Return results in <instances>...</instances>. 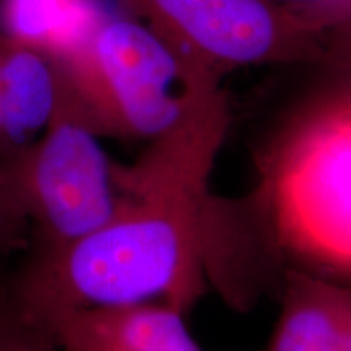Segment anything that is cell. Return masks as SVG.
I'll use <instances>...</instances> for the list:
<instances>
[{
    "label": "cell",
    "instance_id": "8fae6325",
    "mask_svg": "<svg viewBox=\"0 0 351 351\" xmlns=\"http://www.w3.org/2000/svg\"><path fill=\"white\" fill-rule=\"evenodd\" d=\"M275 5L289 8L320 32L330 34L351 23V0H269Z\"/></svg>",
    "mask_w": 351,
    "mask_h": 351
},
{
    "label": "cell",
    "instance_id": "277c9868",
    "mask_svg": "<svg viewBox=\"0 0 351 351\" xmlns=\"http://www.w3.org/2000/svg\"><path fill=\"white\" fill-rule=\"evenodd\" d=\"M99 138L59 98L49 125L36 142L12 160L0 161L33 230L34 252L75 243L116 212V161Z\"/></svg>",
    "mask_w": 351,
    "mask_h": 351
},
{
    "label": "cell",
    "instance_id": "52a82bcc",
    "mask_svg": "<svg viewBox=\"0 0 351 351\" xmlns=\"http://www.w3.org/2000/svg\"><path fill=\"white\" fill-rule=\"evenodd\" d=\"M2 78L5 132L0 161H8L49 125L59 99V78L54 57L3 34Z\"/></svg>",
    "mask_w": 351,
    "mask_h": 351
},
{
    "label": "cell",
    "instance_id": "5b68a950",
    "mask_svg": "<svg viewBox=\"0 0 351 351\" xmlns=\"http://www.w3.org/2000/svg\"><path fill=\"white\" fill-rule=\"evenodd\" d=\"M187 62L221 80L256 65L327 64L328 34L269 0H117Z\"/></svg>",
    "mask_w": 351,
    "mask_h": 351
},
{
    "label": "cell",
    "instance_id": "8992f818",
    "mask_svg": "<svg viewBox=\"0 0 351 351\" xmlns=\"http://www.w3.org/2000/svg\"><path fill=\"white\" fill-rule=\"evenodd\" d=\"M186 315L169 302L152 301L65 311L38 327L59 351H205Z\"/></svg>",
    "mask_w": 351,
    "mask_h": 351
},
{
    "label": "cell",
    "instance_id": "5bb4252c",
    "mask_svg": "<svg viewBox=\"0 0 351 351\" xmlns=\"http://www.w3.org/2000/svg\"><path fill=\"white\" fill-rule=\"evenodd\" d=\"M340 351H351V285L341 283L340 291Z\"/></svg>",
    "mask_w": 351,
    "mask_h": 351
},
{
    "label": "cell",
    "instance_id": "6da1fadb",
    "mask_svg": "<svg viewBox=\"0 0 351 351\" xmlns=\"http://www.w3.org/2000/svg\"><path fill=\"white\" fill-rule=\"evenodd\" d=\"M230 122L221 82H210L132 163L116 161V212L75 243L33 254L16 314L43 326L65 311L152 301L189 314L207 287L212 176Z\"/></svg>",
    "mask_w": 351,
    "mask_h": 351
},
{
    "label": "cell",
    "instance_id": "4fadbf2b",
    "mask_svg": "<svg viewBox=\"0 0 351 351\" xmlns=\"http://www.w3.org/2000/svg\"><path fill=\"white\" fill-rule=\"evenodd\" d=\"M326 65L339 69L341 82L351 86V25L330 34Z\"/></svg>",
    "mask_w": 351,
    "mask_h": 351
},
{
    "label": "cell",
    "instance_id": "7c38bea8",
    "mask_svg": "<svg viewBox=\"0 0 351 351\" xmlns=\"http://www.w3.org/2000/svg\"><path fill=\"white\" fill-rule=\"evenodd\" d=\"M29 230L12 184L0 166V256L21 243Z\"/></svg>",
    "mask_w": 351,
    "mask_h": 351
},
{
    "label": "cell",
    "instance_id": "30bf717a",
    "mask_svg": "<svg viewBox=\"0 0 351 351\" xmlns=\"http://www.w3.org/2000/svg\"><path fill=\"white\" fill-rule=\"evenodd\" d=\"M0 351H59L44 328L25 320L13 307H0Z\"/></svg>",
    "mask_w": 351,
    "mask_h": 351
},
{
    "label": "cell",
    "instance_id": "3957f363",
    "mask_svg": "<svg viewBox=\"0 0 351 351\" xmlns=\"http://www.w3.org/2000/svg\"><path fill=\"white\" fill-rule=\"evenodd\" d=\"M59 98L98 137L152 142L169 130L210 82L152 26L109 13L90 36L56 57Z\"/></svg>",
    "mask_w": 351,
    "mask_h": 351
},
{
    "label": "cell",
    "instance_id": "9a60e30c",
    "mask_svg": "<svg viewBox=\"0 0 351 351\" xmlns=\"http://www.w3.org/2000/svg\"><path fill=\"white\" fill-rule=\"evenodd\" d=\"M3 132H5V116H3V78H2V34H0V152L3 145Z\"/></svg>",
    "mask_w": 351,
    "mask_h": 351
},
{
    "label": "cell",
    "instance_id": "7a4b0ae2",
    "mask_svg": "<svg viewBox=\"0 0 351 351\" xmlns=\"http://www.w3.org/2000/svg\"><path fill=\"white\" fill-rule=\"evenodd\" d=\"M212 247L241 301L262 267L351 285V86L339 82L291 112L257 160L254 189L215 197Z\"/></svg>",
    "mask_w": 351,
    "mask_h": 351
},
{
    "label": "cell",
    "instance_id": "ba28073f",
    "mask_svg": "<svg viewBox=\"0 0 351 351\" xmlns=\"http://www.w3.org/2000/svg\"><path fill=\"white\" fill-rule=\"evenodd\" d=\"M278 280L280 313L265 351H340L341 283L291 269Z\"/></svg>",
    "mask_w": 351,
    "mask_h": 351
},
{
    "label": "cell",
    "instance_id": "9c48e42d",
    "mask_svg": "<svg viewBox=\"0 0 351 351\" xmlns=\"http://www.w3.org/2000/svg\"><path fill=\"white\" fill-rule=\"evenodd\" d=\"M109 15L101 0H0L3 36L60 57Z\"/></svg>",
    "mask_w": 351,
    "mask_h": 351
}]
</instances>
